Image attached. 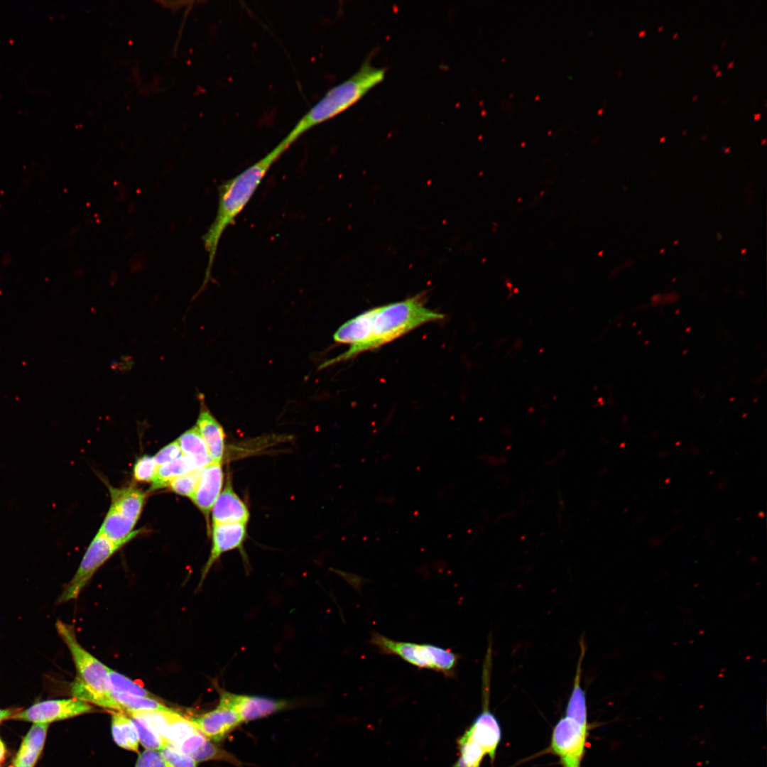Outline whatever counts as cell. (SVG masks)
I'll return each mask as SVG.
<instances>
[{"label":"cell","mask_w":767,"mask_h":767,"mask_svg":"<svg viewBox=\"0 0 767 767\" xmlns=\"http://www.w3.org/2000/svg\"><path fill=\"white\" fill-rule=\"evenodd\" d=\"M292 143L283 138L271 151L240 173L218 186L219 202L215 218L202 236L208 263L202 287L211 279L212 268L219 240L225 229L250 201L266 173Z\"/></svg>","instance_id":"1"},{"label":"cell","mask_w":767,"mask_h":767,"mask_svg":"<svg viewBox=\"0 0 767 767\" xmlns=\"http://www.w3.org/2000/svg\"><path fill=\"white\" fill-rule=\"evenodd\" d=\"M386 70L364 61L350 77L329 89L295 124L285 136L292 143L315 126L325 122L357 103L381 82Z\"/></svg>","instance_id":"2"},{"label":"cell","mask_w":767,"mask_h":767,"mask_svg":"<svg viewBox=\"0 0 767 767\" xmlns=\"http://www.w3.org/2000/svg\"><path fill=\"white\" fill-rule=\"evenodd\" d=\"M55 626L75 666L77 676L71 687L73 697L102 707L121 710L111 695L109 667L81 646L73 626L58 620Z\"/></svg>","instance_id":"3"},{"label":"cell","mask_w":767,"mask_h":767,"mask_svg":"<svg viewBox=\"0 0 767 767\" xmlns=\"http://www.w3.org/2000/svg\"><path fill=\"white\" fill-rule=\"evenodd\" d=\"M369 335L360 353L376 349L424 324L444 319V315L426 308L420 295L369 310Z\"/></svg>","instance_id":"4"},{"label":"cell","mask_w":767,"mask_h":767,"mask_svg":"<svg viewBox=\"0 0 767 767\" xmlns=\"http://www.w3.org/2000/svg\"><path fill=\"white\" fill-rule=\"evenodd\" d=\"M370 643L381 653L396 656L420 669H428L453 677L459 656L450 648L429 643L396 641L378 632L371 633Z\"/></svg>","instance_id":"5"},{"label":"cell","mask_w":767,"mask_h":767,"mask_svg":"<svg viewBox=\"0 0 767 767\" xmlns=\"http://www.w3.org/2000/svg\"><path fill=\"white\" fill-rule=\"evenodd\" d=\"M130 540L115 542L97 533L87 548L74 577L64 588L57 603L62 604L77 599L98 569Z\"/></svg>","instance_id":"6"},{"label":"cell","mask_w":767,"mask_h":767,"mask_svg":"<svg viewBox=\"0 0 767 767\" xmlns=\"http://www.w3.org/2000/svg\"><path fill=\"white\" fill-rule=\"evenodd\" d=\"M588 729L569 717H562L553 728L550 748L562 767H581Z\"/></svg>","instance_id":"7"},{"label":"cell","mask_w":767,"mask_h":767,"mask_svg":"<svg viewBox=\"0 0 767 767\" xmlns=\"http://www.w3.org/2000/svg\"><path fill=\"white\" fill-rule=\"evenodd\" d=\"M92 709L87 702L76 699L48 700L33 704L28 708L16 712L11 719L48 724L90 712Z\"/></svg>","instance_id":"8"},{"label":"cell","mask_w":767,"mask_h":767,"mask_svg":"<svg viewBox=\"0 0 767 767\" xmlns=\"http://www.w3.org/2000/svg\"><path fill=\"white\" fill-rule=\"evenodd\" d=\"M219 698L237 713L241 723L266 717L290 707L285 700L259 695H239L220 689Z\"/></svg>","instance_id":"9"},{"label":"cell","mask_w":767,"mask_h":767,"mask_svg":"<svg viewBox=\"0 0 767 767\" xmlns=\"http://www.w3.org/2000/svg\"><path fill=\"white\" fill-rule=\"evenodd\" d=\"M191 720L204 736L214 742L222 741L241 724L236 711L221 698L215 709Z\"/></svg>","instance_id":"10"},{"label":"cell","mask_w":767,"mask_h":767,"mask_svg":"<svg viewBox=\"0 0 767 767\" xmlns=\"http://www.w3.org/2000/svg\"><path fill=\"white\" fill-rule=\"evenodd\" d=\"M246 537V524L212 525L210 554L202 570L198 587L202 585L212 567L220 556L233 550H241Z\"/></svg>","instance_id":"11"},{"label":"cell","mask_w":767,"mask_h":767,"mask_svg":"<svg viewBox=\"0 0 767 767\" xmlns=\"http://www.w3.org/2000/svg\"><path fill=\"white\" fill-rule=\"evenodd\" d=\"M224 478L222 464L212 462L201 469L197 487L191 498L193 504L205 516L208 532H210V513L222 491Z\"/></svg>","instance_id":"12"},{"label":"cell","mask_w":767,"mask_h":767,"mask_svg":"<svg viewBox=\"0 0 767 767\" xmlns=\"http://www.w3.org/2000/svg\"><path fill=\"white\" fill-rule=\"evenodd\" d=\"M211 513L212 525L248 523L250 518L249 510L234 491L229 478L227 479Z\"/></svg>","instance_id":"13"},{"label":"cell","mask_w":767,"mask_h":767,"mask_svg":"<svg viewBox=\"0 0 767 767\" xmlns=\"http://www.w3.org/2000/svg\"><path fill=\"white\" fill-rule=\"evenodd\" d=\"M183 754L197 762L217 761H224L236 767L243 763L231 753L219 748L208 739L200 731L185 739L177 747Z\"/></svg>","instance_id":"14"},{"label":"cell","mask_w":767,"mask_h":767,"mask_svg":"<svg viewBox=\"0 0 767 767\" xmlns=\"http://www.w3.org/2000/svg\"><path fill=\"white\" fill-rule=\"evenodd\" d=\"M196 427L197 428L212 462L222 463L226 454L225 433L222 426L207 407L202 397Z\"/></svg>","instance_id":"15"},{"label":"cell","mask_w":767,"mask_h":767,"mask_svg":"<svg viewBox=\"0 0 767 767\" xmlns=\"http://www.w3.org/2000/svg\"><path fill=\"white\" fill-rule=\"evenodd\" d=\"M108 488L111 500L110 507L136 523L143 510L146 493L132 486L116 488L109 485Z\"/></svg>","instance_id":"16"},{"label":"cell","mask_w":767,"mask_h":767,"mask_svg":"<svg viewBox=\"0 0 767 767\" xmlns=\"http://www.w3.org/2000/svg\"><path fill=\"white\" fill-rule=\"evenodd\" d=\"M48 724L35 723L23 738L16 758L14 767H34L43 749Z\"/></svg>","instance_id":"17"},{"label":"cell","mask_w":767,"mask_h":767,"mask_svg":"<svg viewBox=\"0 0 767 767\" xmlns=\"http://www.w3.org/2000/svg\"><path fill=\"white\" fill-rule=\"evenodd\" d=\"M136 523L110 507L97 533L115 542L131 540L141 531L133 530Z\"/></svg>","instance_id":"18"},{"label":"cell","mask_w":767,"mask_h":767,"mask_svg":"<svg viewBox=\"0 0 767 767\" xmlns=\"http://www.w3.org/2000/svg\"><path fill=\"white\" fill-rule=\"evenodd\" d=\"M177 441L183 455L191 459L197 469H202L212 462L196 425L183 433Z\"/></svg>","instance_id":"19"},{"label":"cell","mask_w":767,"mask_h":767,"mask_svg":"<svg viewBox=\"0 0 767 767\" xmlns=\"http://www.w3.org/2000/svg\"><path fill=\"white\" fill-rule=\"evenodd\" d=\"M584 649L583 641H581V654L577 667L574 685L566 707L565 716L573 719L582 727L588 729L586 695L580 685L582 661Z\"/></svg>","instance_id":"20"},{"label":"cell","mask_w":767,"mask_h":767,"mask_svg":"<svg viewBox=\"0 0 767 767\" xmlns=\"http://www.w3.org/2000/svg\"><path fill=\"white\" fill-rule=\"evenodd\" d=\"M111 729L113 739L121 748L138 752V736L131 718L120 712H111Z\"/></svg>","instance_id":"21"},{"label":"cell","mask_w":767,"mask_h":767,"mask_svg":"<svg viewBox=\"0 0 767 767\" xmlns=\"http://www.w3.org/2000/svg\"><path fill=\"white\" fill-rule=\"evenodd\" d=\"M195 470L199 469H196L189 457L183 455L173 462L158 466L150 491L166 488L173 479Z\"/></svg>","instance_id":"22"},{"label":"cell","mask_w":767,"mask_h":767,"mask_svg":"<svg viewBox=\"0 0 767 767\" xmlns=\"http://www.w3.org/2000/svg\"><path fill=\"white\" fill-rule=\"evenodd\" d=\"M111 695L121 710L129 712L170 709L153 697L135 696L112 690Z\"/></svg>","instance_id":"23"},{"label":"cell","mask_w":767,"mask_h":767,"mask_svg":"<svg viewBox=\"0 0 767 767\" xmlns=\"http://www.w3.org/2000/svg\"><path fill=\"white\" fill-rule=\"evenodd\" d=\"M134 724L139 742L149 750H161L168 742L144 719L134 714H129Z\"/></svg>","instance_id":"24"},{"label":"cell","mask_w":767,"mask_h":767,"mask_svg":"<svg viewBox=\"0 0 767 767\" xmlns=\"http://www.w3.org/2000/svg\"><path fill=\"white\" fill-rule=\"evenodd\" d=\"M457 743L460 754L454 767H480L486 756L483 749L463 735L458 739Z\"/></svg>","instance_id":"25"},{"label":"cell","mask_w":767,"mask_h":767,"mask_svg":"<svg viewBox=\"0 0 767 767\" xmlns=\"http://www.w3.org/2000/svg\"><path fill=\"white\" fill-rule=\"evenodd\" d=\"M108 673L109 682L112 690L135 696L153 697V695L143 687L133 681L126 675L109 668Z\"/></svg>","instance_id":"26"},{"label":"cell","mask_w":767,"mask_h":767,"mask_svg":"<svg viewBox=\"0 0 767 767\" xmlns=\"http://www.w3.org/2000/svg\"><path fill=\"white\" fill-rule=\"evenodd\" d=\"M201 469L195 470L173 479L168 487L174 493L191 499L197 487Z\"/></svg>","instance_id":"27"},{"label":"cell","mask_w":767,"mask_h":767,"mask_svg":"<svg viewBox=\"0 0 767 767\" xmlns=\"http://www.w3.org/2000/svg\"><path fill=\"white\" fill-rule=\"evenodd\" d=\"M158 467L154 457L145 455L136 462L133 469V477L138 482H152Z\"/></svg>","instance_id":"28"},{"label":"cell","mask_w":767,"mask_h":767,"mask_svg":"<svg viewBox=\"0 0 767 767\" xmlns=\"http://www.w3.org/2000/svg\"><path fill=\"white\" fill-rule=\"evenodd\" d=\"M168 767H197V762L168 744L161 750Z\"/></svg>","instance_id":"29"},{"label":"cell","mask_w":767,"mask_h":767,"mask_svg":"<svg viewBox=\"0 0 767 767\" xmlns=\"http://www.w3.org/2000/svg\"><path fill=\"white\" fill-rule=\"evenodd\" d=\"M183 455L182 450L177 440H175L159 450L153 457L158 466L173 462Z\"/></svg>","instance_id":"30"},{"label":"cell","mask_w":767,"mask_h":767,"mask_svg":"<svg viewBox=\"0 0 767 767\" xmlns=\"http://www.w3.org/2000/svg\"><path fill=\"white\" fill-rule=\"evenodd\" d=\"M135 767H168L161 751L146 749L138 757Z\"/></svg>","instance_id":"31"},{"label":"cell","mask_w":767,"mask_h":767,"mask_svg":"<svg viewBox=\"0 0 767 767\" xmlns=\"http://www.w3.org/2000/svg\"><path fill=\"white\" fill-rule=\"evenodd\" d=\"M16 712H17L11 709L0 708V722L4 719H11Z\"/></svg>","instance_id":"32"},{"label":"cell","mask_w":767,"mask_h":767,"mask_svg":"<svg viewBox=\"0 0 767 767\" xmlns=\"http://www.w3.org/2000/svg\"><path fill=\"white\" fill-rule=\"evenodd\" d=\"M6 752V750L5 745H4V742L2 741V740L0 738V765L5 760Z\"/></svg>","instance_id":"33"},{"label":"cell","mask_w":767,"mask_h":767,"mask_svg":"<svg viewBox=\"0 0 767 767\" xmlns=\"http://www.w3.org/2000/svg\"><path fill=\"white\" fill-rule=\"evenodd\" d=\"M760 116H761L760 113L754 114V119L755 120L758 119L760 118Z\"/></svg>","instance_id":"34"},{"label":"cell","mask_w":767,"mask_h":767,"mask_svg":"<svg viewBox=\"0 0 767 767\" xmlns=\"http://www.w3.org/2000/svg\"><path fill=\"white\" fill-rule=\"evenodd\" d=\"M645 33H646V30H642V31H639V33H638V36H643V35H644Z\"/></svg>","instance_id":"35"},{"label":"cell","mask_w":767,"mask_h":767,"mask_svg":"<svg viewBox=\"0 0 767 767\" xmlns=\"http://www.w3.org/2000/svg\"><path fill=\"white\" fill-rule=\"evenodd\" d=\"M712 68H713L714 70H717L719 68V65L717 64H713L712 65Z\"/></svg>","instance_id":"36"},{"label":"cell","mask_w":767,"mask_h":767,"mask_svg":"<svg viewBox=\"0 0 767 767\" xmlns=\"http://www.w3.org/2000/svg\"><path fill=\"white\" fill-rule=\"evenodd\" d=\"M733 65H734V61H731V62H729V63L728 64L727 67H728L729 68H730V67H731V66H732Z\"/></svg>","instance_id":"37"},{"label":"cell","mask_w":767,"mask_h":767,"mask_svg":"<svg viewBox=\"0 0 767 767\" xmlns=\"http://www.w3.org/2000/svg\"><path fill=\"white\" fill-rule=\"evenodd\" d=\"M729 149H730V148H729V147L725 148V149H724V152H726V153H727V152H729Z\"/></svg>","instance_id":"38"},{"label":"cell","mask_w":767,"mask_h":767,"mask_svg":"<svg viewBox=\"0 0 767 767\" xmlns=\"http://www.w3.org/2000/svg\"><path fill=\"white\" fill-rule=\"evenodd\" d=\"M678 33H674V34L673 35V38H675V37H677V36H678Z\"/></svg>","instance_id":"39"},{"label":"cell","mask_w":767,"mask_h":767,"mask_svg":"<svg viewBox=\"0 0 767 767\" xmlns=\"http://www.w3.org/2000/svg\"><path fill=\"white\" fill-rule=\"evenodd\" d=\"M721 72H721L720 70H719V71H718V72H716V75H717V76L721 74Z\"/></svg>","instance_id":"40"},{"label":"cell","mask_w":767,"mask_h":767,"mask_svg":"<svg viewBox=\"0 0 767 767\" xmlns=\"http://www.w3.org/2000/svg\"><path fill=\"white\" fill-rule=\"evenodd\" d=\"M658 31H660V30H661V29L663 28V26H660V27H658Z\"/></svg>","instance_id":"41"},{"label":"cell","mask_w":767,"mask_h":767,"mask_svg":"<svg viewBox=\"0 0 767 767\" xmlns=\"http://www.w3.org/2000/svg\"><path fill=\"white\" fill-rule=\"evenodd\" d=\"M665 137H662V138H661L660 139V142H661V141H663V140H665Z\"/></svg>","instance_id":"42"},{"label":"cell","mask_w":767,"mask_h":767,"mask_svg":"<svg viewBox=\"0 0 767 767\" xmlns=\"http://www.w3.org/2000/svg\"><path fill=\"white\" fill-rule=\"evenodd\" d=\"M697 95H695V96H694V97H693L692 99H695L697 98Z\"/></svg>","instance_id":"43"},{"label":"cell","mask_w":767,"mask_h":767,"mask_svg":"<svg viewBox=\"0 0 767 767\" xmlns=\"http://www.w3.org/2000/svg\"><path fill=\"white\" fill-rule=\"evenodd\" d=\"M765 141H766V139H763V140L762 141V143H765Z\"/></svg>","instance_id":"44"},{"label":"cell","mask_w":767,"mask_h":767,"mask_svg":"<svg viewBox=\"0 0 767 767\" xmlns=\"http://www.w3.org/2000/svg\"><path fill=\"white\" fill-rule=\"evenodd\" d=\"M685 132H686V130H684V131H682V134H685Z\"/></svg>","instance_id":"45"},{"label":"cell","mask_w":767,"mask_h":767,"mask_svg":"<svg viewBox=\"0 0 767 767\" xmlns=\"http://www.w3.org/2000/svg\"><path fill=\"white\" fill-rule=\"evenodd\" d=\"M21 767H29V766H21Z\"/></svg>","instance_id":"46"},{"label":"cell","mask_w":767,"mask_h":767,"mask_svg":"<svg viewBox=\"0 0 767 767\" xmlns=\"http://www.w3.org/2000/svg\"></svg>","instance_id":"47"}]
</instances>
